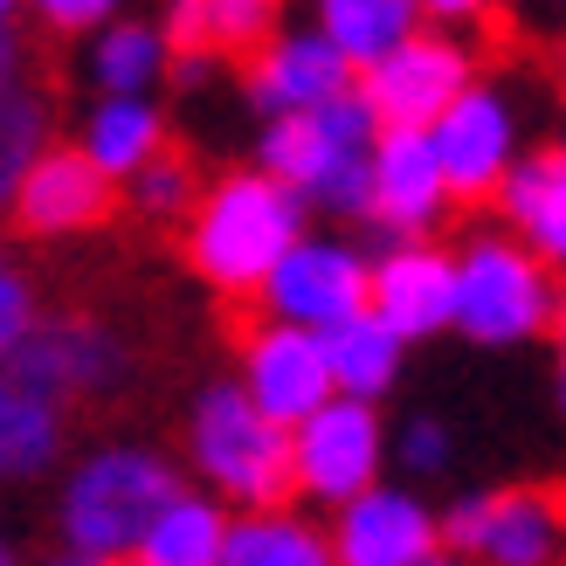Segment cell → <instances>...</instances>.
<instances>
[{
    "instance_id": "cell-1",
    "label": "cell",
    "mask_w": 566,
    "mask_h": 566,
    "mask_svg": "<svg viewBox=\"0 0 566 566\" xmlns=\"http://www.w3.org/2000/svg\"><path fill=\"white\" fill-rule=\"evenodd\" d=\"M180 463L153 442H97L63 470V491H55V532H63V553L83 566H111L132 559L146 525L174 504Z\"/></svg>"
},
{
    "instance_id": "cell-2",
    "label": "cell",
    "mask_w": 566,
    "mask_h": 566,
    "mask_svg": "<svg viewBox=\"0 0 566 566\" xmlns=\"http://www.w3.org/2000/svg\"><path fill=\"white\" fill-rule=\"evenodd\" d=\"M304 235V201L283 193L270 174L242 166V174H221L193 193L187 208V270L221 297H256L263 276L283 263V249Z\"/></svg>"
},
{
    "instance_id": "cell-3",
    "label": "cell",
    "mask_w": 566,
    "mask_h": 566,
    "mask_svg": "<svg viewBox=\"0 0 566 566\" xmlns=\"http://www.w3.org/2000/svg\"><path fill=\"white\" fill-rule=\"evenodd\" d=\"M187 463L229 512H283L291 504V436L242 401L235 380H208L187 408Z\"/></svg>"
},
{
    "instance_id": "cell-4",
    "label": "cell",
    "mask_w": 566,
    "mask_h": 566,
    "mask_svg": "<svg viewBox=\"0 0 566 566\" xmlns=\"http://www.w3.org/2000/svg\"><path fill=\"white\" fill-rule=\"evenodd\" d=\"M374 111L353 97H338L311 118H276L256 132V174H270L283 193H297L304 208L366 221V159H374Z\"/></svg>"
},
{
    "instance_id": "cell-5",
    "label": "cell",
    "mask_w": 566,
    "mask_h": 566,
    "mask_svg": "<svg viewBox=\"0 0 566 566\" xmlns=\"http://www.w3.org/2000/svg\"><path fill=\"white\" fill-rule=\"evenodd\" d=\"M457 256V325L470 346H525L553 332V297L559 283L525 256L504 229H470Z\"/></svg>"
},
{
    "instance_id": "cell-6",
    "label": "cell",
    "mask_w": 566,
    "mask_h": 566,
    "mask_svg": "<svg viewBox=\"0 0 566 566\" xmlns=\"http://www.w3.org/2000/svg\"><path fill=\"white\" fill-rule=\"evenodd\" d=\"M442 553H463L470 566H559L566 559V491L553 484H504L470 491L449 512H436Z\"/></svg>"
},
{
    "instance_id": "cell-7",
    "label": "cell",
    "mask_w": 566,
    "mask_h": 566,
    "mask_svg": "<svg viewBox=\"0 0 566 566\" xmlns=\"http://www.w3.org/2000/svg\"><path fill=\"white\" fill-rule=\"evenodd\" d=\"M476 76H484V63H476V49L457 35V28L421 21L387 63H374L353 83V91H359L366 111H374L380 132H429Z\"/></svg>"
},
{
    "instance_id": "cell-8",
    "label": "cell",
    "mask_w": 566,
    "mask_h": 566,
    "mask_svg": "<svg viewBox=\"0 0 566 566\" xmlns=\"http://www.w3.org/2000/svg\"><path fill=\"white\" fill-rule=\"evenodd\" d=\"M429 153L442 166L449 208H491L497 187H504V174H512L518 153H525L518 97L504 91L497 76H476L470 91L429 125Z\"/></svg>"
},
{
    "instance_id": "cell-9",
    "label": "cell",
    "mask_w": 566,
    "mask_h": 566,
    "mask_svg": "<svg viewBox=\"0 0 566 566\" xmlns=\"http://www.w3.org/2000/svg\"><path fill=\"white\" fill-rule=\"evenodd\" d=\"M387 421L380 408L359 401H325L318 415H304L291 429V497L311 504H353L374 484H387Z\"/></svg>"
},
{
    "instance_id": "cell-10",
    "label": "cell",
    "mask_w": 566,
    "mask_h": 566,
    "mask_svg": "<svg viewBox=\"0 0 566 566\" xmlns=\"http://www.w3.org/2000/svg\"><path fill=\"white\" fill-rule=\"evenodd\" d=\"M249 304H256V318H270V325L325 338L332 325H346V318L366 311V256L353 242H338V235H311L304 229Z\"/></svg>"
},
{
    "instance_id": "cell-11",
    "label": "cell",
    "mask_w": 566,
    "mask_h": 566,
    "mask_svg": "<svg viewBox=\"0 0 566 566\" xmlns=\"http://www.w3.org/2000/svg\"><path fill=\"white\" fill-rule=\"evenodd\" d=\"M14 387L28 394H42L49 408H63V401H97V394L111 387H125L132 380V346L111 325L97 318H42L35 332H28V346L0 366Z\"/></svg>"
},
{
    "instance_id": "cell-12",
    "label": "cell",
    "mask_w": 566,
    "mask_h": 566,
    "mask_svg": "<svg viewBox=\"0 0 566 566\" xmlns=\"http://www.w3.org/2000/svg\"><path fill=\"white\" fill-rule=\"evenodd\" d=\"M235 387H242V401L263 421H276V429L291 436L304 415H318L332 401L325 338L270 325V318H249L242 338H235Z\"/></svg>"
},
{
    "instance_id": "cell-13",
    "label": "cell",
    "mask_w": 566,
    "mask_h": 566,
    "mask_svg": "<svg viewBox=\"0 0 566 566\" xmlns=\"http://www.w3.org/2000/svg\"><path fill=\"white\" fill-rule=\"evenodd\" d=\"M366 318H380L401 346L449 332V318H457V256L442 242H387L366 263Z\"/></svg>"
},
{
    "instance_id": "cell-14",
    "label": "cell",
    "mask_w": 566,
    "mask_h": 566,
    "mask_svg": "<svg viewBox=\"0 0 566 566\" xmlns=\"http://www.w3.org/2000/svg\"><path fill=\"white\" fill-rule=\"evenodd\" d=\"M353 70L332 55V42L318 28H283L242 63V91L256 104V118L276 125V118H311V111H325L338 97H353Z\"/></svg>"
},
{
    "instance_id": "cell-15",
    "label": "cell",
    "mask_w": 566,
    "mask_h": 566,
    "mask_svg": "<svg viewBox=\"0 0 566 566\" xmlns=\"http://www.w3.org/2000/svg\"><path fill=\"white\" fill-rule=\"evenodd\" d=\"M449 214L442 166L429 153V132H380L366 159V221L387 242H429Z\"/></svg>"
},
{
    "instance_id": "cell-16",
    "label": "cell",
    "mask_w": 566,
    "mask_h": 566,
    "mask_svg": "<svg viewBox=\"0 0 566 566\" xmlns=\"http://www.w3.org/2000/svg\"><path fill=\"white\" fill-rule=\"evenodd\" d=\"M325 546H332V566H421L429 553H442V532H436V512L408 484H374L366 497L338 504Z\"/></svg>"
},
{
    "instance_id": "cell-17",
    "label": "cell",
    "mask_w": 566,
    "mask_h": 566,
    "mask_svg": "<svg viewBox=\"0 0 566 566\" xmlns=\"http://www.w3.org/2000/svg\"><path fill=\"white\" fill-rule=\"evenodd\" d=\"M111 208H118V187H111L76 146H49L28 166V180L14 187L8 214H14V229L35 235V242H70V235L104 229Z\"/></svg>"
},
{
    "instance_id": "cell-18",
    "label": "cell",
    "mask_w": 566,
    "mask_h": 566,
    "mask_svg": "<svg viewBox=\"0 0 566 566\" xmlns=\"http://www.w3.org/2000/svg\"><path fill=\"white\" fill-rule=\"evenodd\" d=\"M491 208L504 214L497 229L512 235L525 256L559 283V276H566V174H559L553 146L518 153V166L504 174V187H497V201H491Z\"/></svg>"
},
{
    "instance_id": "cell-19",
    "label": "cell",
    "mask_w": 566,
    "mask_h": 566,
    "mask_svg": "<svg viewBox=\"0 0 566 566\" xmlns=\"http://www.w3.org/2000/svg\"><path fill=\"white\" fill-rule=\"evenodd\" d=\"M159 35L174 55L193 63H249L270 35H276V8L270 0H174L159 14Z\"/></svg>"
},
{
    "instance_id": "cell-20",
    "label": "cell",
    "mask_w": 566,
    "mask_h": 566,
    "mask_svg": "<svg viewBox=\"0 0 566 566\" xmlns=\"http://www.w3.org/2000/svg\"><path fill=\"white\" fill-rule=\"evenodd\" d=\"M70 146L91 159L111 187H125L138 166H153L166 153V111L153 97H97L91 111H83Z\"/></svg>"
},
{
    "instance_id": "cell-21",
    "label": "cell",
    "mask_w": 566,
    "mask_h": 566,
    "mask_svg": "<svg viewBox=\"0 0 566 566\" xmlns=\"http://www.w3.org/2000/svg\"><path fill=\"white\" fill-rule=\"evenodd\" d=\"M408 366V346L394 338L380 318H346L325 332V374H332V401H359V408H380L394 380Z\"/></svg>"
},
{
    "instance_id": "cell-22",
    "label": "cell",
    "mask_w": 566,
    "mask_h": 566,
    "mask_svg": "<svg viewBox=\"0 0 566 566\" xmlns=\"http://www.w3.org/2000/svg\"><path fill=\"white\" fill-rule=\"evenodd\" d=\"M166 70H174V49H166L159 21L118 14V21H104L91 35V49H83V76L97 83V97H153L166 83Z\"/></svg>"
},
{
    "instance_id": "cell-23",
    "label": "cell",
    "mask_w": 566,
    "mask_h": 566,
    "mask_svg": "<svg viewBox=\"0 0 566 566\" xmlns=\"http://www.w3.org/2000/svg\"><path fill=\"white\" fill-rule=\"evenodd\" d=\"M311 28L332 42V55L346 63L353 76H366L374 63H387L415 28H421V8L415 0H325Z\"/></svg>"
},
{
    "instance_id": "cell-24",
    "label": "cell",
    "mask_w": 566,
    "mask_h": 566,
    "mask_svg": "<svg viewBox=\"0 0 566 566\" xmlns=\"http://www.w3.org/2000/svg\"><path fill=\"white\" fill-rule=\"evenodd\" d=\"M63 442H70L63 408H49L42 394H28L0 374V476L8 484H35V476L63 463Z\"/></svg>"
},
{
    "instance_id": "cell-25",
    "label": "cell",
    "mask_w": 566,
    "mask_h": 566,
    "mask_svg": "<svg viewBox=\"0 0 566 566\" xmlns=\"http://www.w3.org/2000/svg\"><path fill=\"white\" fill-rule=\"evenodd\" d=\"M214 566H332L325 546V525L304 518V512H242L229 518V539H221Z\"/></svg>"
},
{
    "instance_id": "cell-26",
    "label": "cell",
    "mask_w": 566,
    "mask_h": 566,
    "mask_svg": "<svg viewBox=\"0 0 566 566\" xmlns=\"http://www.w3.org/2000/svg\"><path fill=\"white\" fill-rule=\"evenodd\" d=\"M221 539H229V504H214L208 491H180L138 539V566H214Z\"/></svg>"
},
{
    "instance_id": "cell-27",
    "label": "cell",
    "mask_w": 566,
    "mask_h": 566,
    "mask_svg": "<svg viewBox=\"0 0 566 566\" xmlns=\"http://www.w3.org/2000/svg\"><path fill=\"white\" fill-rule=\"evenodd\" d=\"M55 146V104L42 83H8L0 91V221L14 208V187L28 180V166Z\"/></svg>"
},
{
    "instance_id": "cell-28",
    "label": "cell",
    "mask_w": 566,
    "mask_h": 566,
    "mask_svg": "<svg viewBox=\"0 0 566 566\" xmlns=\"http://www.w3.org/2000/svg\"><path fill=\"white\" fill-rule=\"evenodd\" d=\"M193 193H201V180H193V166H187L174 146H166L153 166H138V174L125 180V201L146 214V221H187Z\"/></svg>"
},
{
    "instance_id": "cell-29",
    "label": "cell",
    "mask_w": 566,
    "mask_h": 566,
    "mask_svg": "<svg viewBox=\"0 0 566 566\" xmlns=\"http://www.w3.org/2000/svg\"><path fill=\"white\" fill-rule=\"evenodd\" d=\"M35 325H42V291H35V276H28L14 256H0V366L28 346V332H35Z\"/></svg>"
},
{
    "instance_id": "cell-30",
    "label": "cell",
    "mask_w": 566,
    "mask_h": 566,
    "mask_svg": "<svg viewBox=\"0 0 566 566\" xmlns=\"http://www.w3.org/2000/svg\"><path fill=\"white\" fill-rule=\"evenodd\" d=\"M449 457H457L449 421H436V415L401 421V436H394V463H401L408 476H436V470H449Z\"/></svg>"
},
{
    "instance_id": "cell-31",
    "label": "cell",
    "mask_w": 566,
    "mask_h": 566,
    "mask_svg": "<svg viewBox=\"0 0 566 566\" xmlns=\"http://www.w3.org/2000/svg\"><path fill=\"white\" fill-rule=\"evenodd\" d=\"M35 21L63 42V35H97L104 21H118V8H111V0H42Z\"/></svg>"
},
{
    "instance_id": "cell-32",
    "label": "cell",
    "mask_w": 566,
    "mask_h": 566,
    "mask_svg": "<svg viewBox=\"0 0 566 566\" xmlns=\"http://www.w3.org/2000/svg\"><path fill=\"white\" fill-rule=\"evenodd\" d=\"M8 83H28V28L8 0H0V91H8Z\"/></svg>"
},
{
    "instance_id": "cell-33",
    "label": "cell",
    "mask_w": 566,
    "mask_h": 566,
    "mask_svg": "<svg viewBox=\"0 0 566 566\" xmlns=\"http://www.w3.org/2000/svg\"><path fill=\"white\" fill-rule=\"evenodd\" d=\"M0 566H21V546L8 539V532H0Z\"/></svg>"
},
{
    "instance_id": "cell-34",
    "label": "cell",
    "mask_w": 566,
    "mask_h": 566,
    "mask_svg": "<svg viewBox=\"0 0 566 566\" xmlns=\"http://www.w3.org/2000/svg\"><path fill=\"white\" fill-rule=\"evenodd\" d=\"M421 566H470V559H463V553H429Z\"/></svg>"
},
{
    "instance_id": "cell-35",
    "label": "cell",
    "mask_w": 566,
    "mask_h": 566,
    "mask_svg": "<svg viewBox=\"0 0 566 566\" xmlns=\"http://www.w3.org/2000/svg\"><path fill=\"white\" fill-rule=\"evenodd\" d=\"M553 394H559V408H566V353H559V374H553Z\"/></svg>"
},
{
    "instance_id": "cell-36",
    "label": "cell",
    "mask_w": 566,
    "mask_h": 566,
    "mask_svg": "<svg viewBox=\"0 0 566 566\" xmlns=\"http://www.w3.org/2000/svg\"><path fill=\"white\" fill-rule=\"evenodd\" d=\"M553 159H559V174H566V132H559V146H553Z\"/></svg>"
},
{
    "instance_id": "cell-37",
    "label": "cell",
    "mask_w": 566,
    "mask_h": 566,
    "mask_svg": "<svg viewBox=\"0 0 566 566\" xmlns=\"http://www.w3.org/2000/svg\"><path fill=\"white\" fill-rule=\"evenodd\" d=\"M42 566H83V559H70V553H55V559H42Z\"/></svg>"
},
{
    "instance_id": "cell-38",
    "label": "cell",
    "mask_w": 566,
    "mask_h": 566,
    "mask_svg": "<svg viewBox=\"0 0 566 566\" xmlns=\"http://www.w3.org/2000/svg\"><path fill=\"white\" fill-rule=\"evenodd\" d=\"M559 83H566V42H559Z\"/></svg>"
},
{
    "instance_id": "cell-39",
    "label": "cell",
    "mask_w": 566,
    "mask_h": 566,
    "mask_svg": "<svg viewBox=\"0 0 566 566\" xmlns=\"http://www.w3.org/2000/svg\"><path fill=\"white\" fill-rule=\"evenodd\" d=\"M111 566H138V559H111Z\"/></svg>"
},
{
    "instance_id": "cell-40",
    "label": "cell",
    "mask_w": 566,
    "mask_h": 566,
    "mask_svg": "<svg viewBox=\"0 0 566 566\" xmlns=\"http://www.w3.org/2000/svg\"><path fill=\"white\" fill-rule=\"evenodd\" d=\"M559 566H566V559H559Z\"/></svg>"
}]
</instances>
